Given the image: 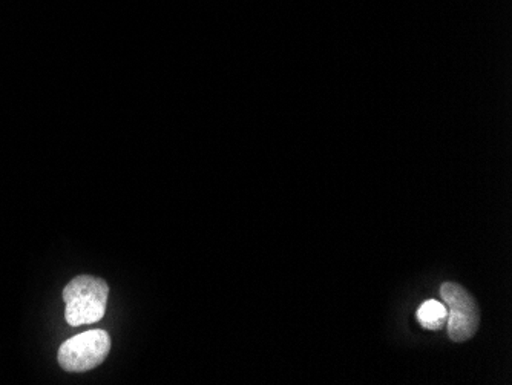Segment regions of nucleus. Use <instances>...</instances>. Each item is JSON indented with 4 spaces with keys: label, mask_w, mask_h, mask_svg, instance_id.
<instances>
[{
    "label": "nucleus",
    "mask_w": 512,
    "mask_h": 385,
    "mask_svg": "<svg viewBox=\"0 0 512 385\" xmlns=\"http://www.w3.org/2000/svg\"><path fill=\"white\" fill-rule=\"evenodd\" d=\"M448 309L444 303L437 300H427L417 309V321L424 329L436 330L442 329L447 324Z\"/></svg>",
    "instance_id": "obj_4"
},
{
    "label": "nucleus",
    "mask_w": 512,
    "mask_h": 385,
    "mask_svg": "<svg viewBox=\"0 0 512 385\" xmlns=\"http://www.w3.org/2000/svg\"><path fill=\"white\" fill-rule=\"evenodd\" d=\"M111 352V338L105 330H89L68 339L60 346V367L66 372L82 373L96 369Z\"/></svg>",
    "instance_id": "obj_2"
},
{
    "label": "nucleus",
    "mask_w": 512,
    "mask_h": 385,
    "mask_svg": "<svg viewBox=\"0 0 512 385\" xmlns=\"http://www.w3.org/2000/svg\"><path fill=\"white\" fill-rule=\"evenodd\" d=\"M440 295L448 309V336L451 341H470L480 326V310L476 300L457 283L442 284Z\"/></svg>",
    "instance_id": "obj_3"
},
{
    "label": "nucleus",
    "mask_w": 512,
    "mask_h": 385,
    "mask_svg": "<svg viewBox=\"0 0 512 385\" xmlns=\"http://www.w3.org/2000/svg\"><path fill=\"white\" fill-rule=\"evenodd\" d=\"M109 287L102 278L80 275L63 290L65 318L69 326L97 323L102 320L108 304Z\"/></svg>",
    "instance_id": "obj_1"
}]
</instances>
